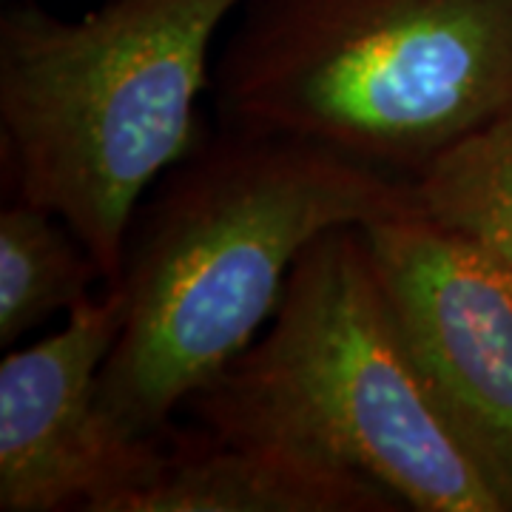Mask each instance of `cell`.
<instances>
[{
    "label": "cell",
    "instance_id": "6da1fadb",
    "mask_svg": "<svg viewBox=\"0 0 512 512\" xmlns=\"http://www.w3.org/2000/svg\"><path fill=\"white\" fill-rule=\"evenodd\" d=\"M416 208L410 180L328 148L228 128L205 137L131 225L103 407L131 436L163 439L171 416L254 345L311 242Z\"/></svg>",
    "mask_w": 512,
    "mask_h": 512
},
{
    "label": "cell",
    "instance_id": "7a4b0ae2",
    "mask_svg": "<svg viewBox=\"0 0 512 512\" xmlns=\"http://www.w3.org/2000/svg\"><path fill=\"white\" fill-rule=\"evenodd\" d=\"M242 0H106L57 18L9 0L0 18V128L18 200L55 214L123 274L146 194L205 143L211 49Z\"/></svg>",
    "mask_w": 512,
    "mask_h": 512
},
{
    "label": "cell",
    "instance_id": "3957f363",
    "mask_svg": "<svg viewBox=\"0 0 512 512\" xmlns=\"http://www.w3.org/2000/svg\"><path fill=\"white\" fill-rule=\"evenodd\" d=\"M214 60L228 131L413 180L512 103V0H242Z\"/></svg>",
    "mask_w": 512,
    "mask_h": 512
},
{
    "label": "cell",
    "instance_id": "277c9868",
    "mask_svg": "<svg viewBox=\"0 0 512 512\" xmlns=\"http://www.w3.org/2000/svg\"><path fill=\"white\" fill-rule=\"evenodd\" d=\"M217 439H271L373 478L416 512H510L404 342L362 228L293 265L254 345L183 407Z\"/></svg>",
    "mask_w": 512,
    "mask_h": 512
},
{
    "label": "cell",
    "instance_id": "5b68a950",
    "mask_svg": "<svg viewBox=\"0 0 512 512\" xmlns=\"http://www.w3.org/2000/svg\"><path fill=\"white\" fill-rule=\"evenodd\" d=\"M362 231L424 382L512 510V274L419 208Z\"/></svg>",
    "mask_w": 512,
    "mask_h": 512
},
{
    "label": "cell",
    "instance_id": "8992f818",
    "mask_svg": "<svg viewBox=\"0 0 512 512\" xmlns=\"http://www.w3.org/2000/svg\"><path fill=\"white\" fill-rule=\"evenodd\" d=\"M123 328V293L106 285L63 328L0 362V510L120 512L163 461L100 402V373Z\"/></svg>",
    "mask_w": 512,
    "mask_h": 512
},
{
    "label": "cell",
    "instance_id": "52a82bcc",
    "mask_svg": "<svg viewBox=\"0 0 512 512\" xmlns=\"http://www.w3.org/2000/svg\"><path fill=\"white\" fill-rule=\"evenodd\" d=\"M404 504L333 458L271 439L177 436L120 512H399Z\"/></svg>",
    "mask_w": 512,
    "mask_h": 512
},
{
    "label": "cell",
    "instance_id": "ba28073f",
    "mask_svg": "<svg viewBox=\"0 0 512 512\" xmlns=\"http://www.w3.org/2000/svg\"><path fill=\"white\" fill-rule=\"evenodd\" d=\"M103 274L66 222L15 200L0 214V345L40 328L92 296Z\"/></svg>",
    "mask_w": 512,
    "mask_h": 512
},
{
    "label": "cell",
    "instance_id": "9c48e42d",
    "mask_svg": "<svg viewBox=\"0 0 512 512\" xmlns=\"http://www.w3.org/2000/svg\"><path fill=\"white\" fill-rule=\"evenodd\" d=\"M419 211L512 274V103L410 180Z\"/></svg>",
    "mask_w": 512,
    "mask_h": 512
}]
</instances>
